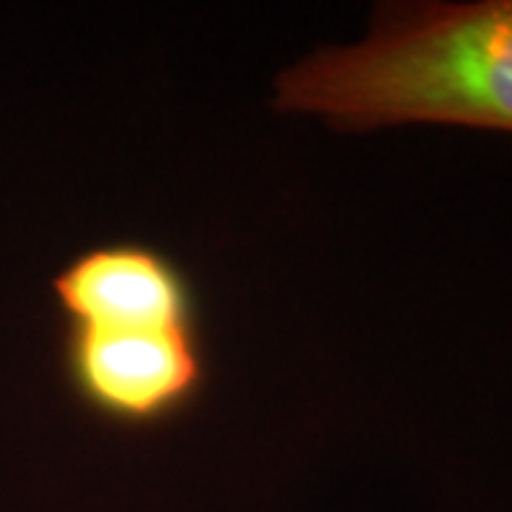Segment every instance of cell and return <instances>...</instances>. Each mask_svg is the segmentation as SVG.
Segmentation results:
<instances>
[{
	"label": "cell",
	"mask_w": 512,
	"mask_h": 512,
	"mask_svg": "<svg viewBox=\"0 0 512 512\" xmlns=\"http://www.w3.org/2000/svg\"><path fill=\"white\" fill-rule=\"evenodd\" d=\"M274 109L342 131L512 134V0L379 6L359 43L319 49L279 74Z\"/></svg>",
	"instance_id": "6da1fadb"
},
{
	"label": "cell",
	"mask_w": 512,
	"mask_h": 512,
	"mask_svg": "<svg viewBox=\"0 0 512 512\" xmlns=\"http://www.w3.org/2000/svg\"><path fill=\"white\" fill-rule=\"evenodd\" d=\"M60 365L77 404L123 430L177 421L208 382L200 328L66 325Z\"/></svg>",
	"instance_id": "7a4b0ae2"
},
{
	"label": "cell",
	"mask_w": 512,
	"mask_h": 512,
	"mask_svg": "<svg viewBox=\"0 0 512 512\" xmlns=\"http://www.w3.org/2000/svg\"><path fill=\"white\" fill-rule=\"evenodd\" d=\"M66 325L200 328V299L185 268L160 248L117 239L86 248L52 279Z\"/></svg>",
	"instance_id": "3957f363"
}]
</instances>
